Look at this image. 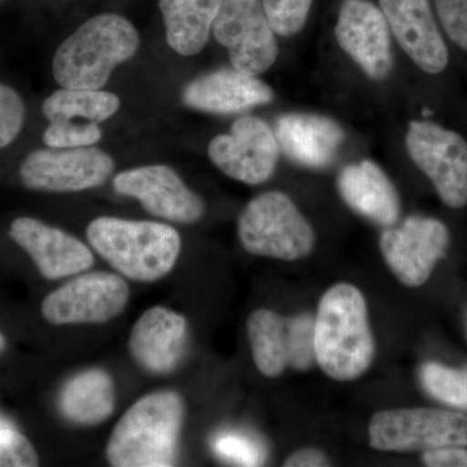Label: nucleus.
<instances>
[{"label": "nucleus", "instance_id": "nucleus-1", "mask_svg": "<svg viewBox=\"0 0 467 467\" xmlns=\"http://www.w3.org/2000/svg\"><path fill=\"white\" fill-rule=\"evenodd\" d=\"M316 362L326 376L348 382L364 376L376 358L367 300L356 285H331L315 317Z\"/></svg>", "mask_w": 467, "mask_h": 467}, {"label": "nucleus", "instance_id": "nucleus-2", "mask_svg": "<svg viewBox=\"0 0 467 467\" xmlns=\"http://www.w3.org/2000/svg\"><path fill=\"white\" fill-rule=\"evenodd\" d=\"M183 420L180 393L158 391L143 396L116 423L107 444V460L116 467L175 465Z\"/></svg>", "mask_w": 467, "mask_h": 467}, {"label": "nucleus", "instance_id": "nucleus-3", "mask_svg": "<svg viewBox=\"0 0 467 467\" xmlns=\"http://www.w3.org/2000/svg\"><path fill=\"white\" fill-rule=\"evenodd\" d=\"M140 43V34L128 18L98 15L57 48L52 60L55 81L63 88L101 90L113 69L137 54Z\"/></svg>", "mask_w": 467, "mask_h": 467}, {"label": "nucleus", "instance_id": "nucleus-4", "mask_svg": "<svg viewBox=\"0 0 467 467\" xmlns=\"http://www.w3.org/2000/svg\"><path fill=\"white\" fill-rule=\"evenodd\" d=\"M88 243L113 269L137 282H155L174 269L182 241L174 227L153 221L95 218Z\"/></svg>", "mask_w": 467, "mask_h": 467}, {"label": "nucleus", "instance_id": "nucleus-5", "mask_svg": "<svg viewBox=\"0 0 467 467\" xmlns=\"http://www.w3.org/2000/svg\"><path fill=\"white\" fill-rule=\"evenodd\" d=\"M243 248L254 256L296 261L312 254L316 234L299 208L281 192L252 199L238 218Z\"/></svg>", "mask_w": 467, "mask_h": 467}, {"label": "nucleus", "instance_id": "nucleus-6", "mask_svg": "<svg viewBox=\"0 0 467 467\" xmlns=\"http://www.w3.org/2000/svg\"><path fill=\"white\" fill-rule=\"evenodd\" d=\"M368 438L371 448L383 451L466 447L467 417L432 408L378 411L368 425Z\"/></svg>", "mask_w": 467, "mask_h": 467}, {"label": "nucleus", "instance_id": "nucleus-7", "mask_svg": "<svg viewBox=\"0 0 467 467\" xmlns=\"http://www.w3.org/2000/svg\"><path fill=\"white\" fill-rule=\"evenodd\" d=\"M411 161L434 184L447 207L467 204V142L456 131L432 121H411L405 135Z\"/></svg>", "mask_w": 467, "mask_h": 467}, {"label": "nucleus", "instance_id": "nucleus-8", "mask_svg": "<svg viewBox=\"0 0 467 467\" xmlns=\"http://www.w3.org/2000/svg\"><path fill=\"white\" fill-rule=\"evenodd\" d=\"M212 33L229 52L233 67L245 75H263L278 57L263 0H223Z\"/></svg>", "mask_w": 467, "mask_h": 467}, {"label": "nucleus", "instance_id": "nucleus-9", "mask_svg": "<svg viewBox=\"0 0 467 467\" xmlns=\"http://www.w3.org/2000/svg\"><path fill=\"white\" fill-rule=\"evenodd\" d=\"M130 290L122 276L94 272L76 276L42 301V316L51 325H101L124 312Z\"/></svg>", "mask_w": 467, "mask_h": 467}, {"label": "nucleus", "instance_id": "nucleus-10", "mask_svg": "<svg viewBox=\"0 0 467 467\" xmlns=\"http://www.w3.org/2000/svg\"><path fill=\"white\" fill-rule=\"evenodd\" d=\"M121 106L112 92L103 90L55 91L42 104L48 119L43 142L51 149H75L94 146L103 137L100 122L110 119Z\"/></svg>", "mask_w": 467, "mask_h": 467}, {"label": "nucleus", "instance_id": "nucleus-11", "mask_svg": "<svg viewBox=\"0 0 467 467\" xmlns=\"http://www.w3.org/2000/svg\"><path fill=\"white\" fill-rule=\"evenodd\" d=\"M115 169L109 153L95 147L36 150L20 165V177L34 192H79L106 183Z\"/></svg>", "mask_w": 467, "mask_h": 467}, {"label": "nucleus", "instance_id": "nucleus-12", "mask_svg": "<svg viewBox=\"0 0 467 467\" xmlns=\"http://www.w3.org/2000/svg\"><path fill=\"white\" fill-rule=\"evenodd\" d=\"M450 239L448 227L441 221L410 216L400 226L387 227L379 245L396 278L408 287H420L447 254Z\"/></svg>", "mask_w": 467, "mask_h": 467}, {"label": "nucleus", "instance_id": "nucleus-13", "mask_svg": "<svg viewBox=\"0 0 467 467\" xmlns=\"http://www.w3.org/2000/svg\"><path fill=\"white\" fill-rule=\"evenodd\" d=\"M275 131L261 119L244 116L235 119L230 134L214 137L208 146L211 161L223 174L245 184L266 182L279 160Z\"/></svg>", "mask_w": 467, "mask_h": 467}, {"label": "nucleus", "instance_id": "nucleus-14", "mask_svg": "<svg viewBox=\"0 0 467 467\" xmlns=\"http://www.w3.org/2000/svg\"><path fill=\"white\" fill-rule=\"evenodd\" d=\"M340 48L368 78L383 81L391 75V29L382 9L370 0H343L335 26Z\"/></svg>", "mask_w": 467, "mask_h": 467}, {"label": "nucleus", "instance_id": "nucleus-15", "mask_svg": "<svg viewBox=\"0 0 467 467\" xmlns=\"http://www.w3.org/2000/svg\"><path fill=\"white\" fill-rule=\"evenodd\" d=\"M113 189L119 195L137 199L153 216L171 223H198L205 213L201 196L167 165H147L121 171L113 178Z\"/></svg>", "mask_w": 467, "mask_h": 467}, {"label": "nucleus", "instance_id": "nucleus-16", "mask_svg": "<svg viewBox=\"0 0 467 467\" xmlns=\"http://www.w3.org/2000/svg\"><path fill=\"white\" fill-rule=\"evenodd\" d=\"M396 41L414 64L429 75L444 72L450 52L430 0H379Z\"/></svg>", "mask_w": 467, "mask_h": 467}, {"label": "nucleus", "instance_id": "nucleus-17", "mask_svg": "<svg viewBox=\"0 0 467 467\" xmlns=\"http://www.w3.org/2000/svg\"><path fill=\"white\" fill-rule=\"evenodd\" d=\"M8 234L32 257L39 273L50 281L81 275L94 264V254L88 245L36 218H16Z\"/></svg>", "mask_w": 467, "mask_h": 467}, {"label": "nucleus", "instance_id": "nucleus-18", "mask_svg": "<svg viewBox=\"0 0 467 467\" xmlns=\"http://www.w3.org/2000/svg\"><path fill=\"white\" fill-rule=\"evenodd\" d=\"M186 318L164 306L147 309L135 322L129 349L138 365L156 376H167L180 365L186 349Z\"/></svg>", "mask_w": 467, "mask_h": 467}, {"label": "nucleus", "instance_id": "nucleus-19", "mask_svg": "<svg viewBox=\"0 0 467 467\" xmlns=\"http://www.w3.org/2000/svg\"><path fill=\"white\" fill-rule=\"evenodd\" d=\"M273 99L275 92L269 85L234 67L198 77L182 92L183 103L189 109L220 115L254 109Z\"/></svg>", "mask_w": 467, "mask_h": 467}, {"label": "nucleus", "instance_id": "nucleus-20", "mask_svg": "<svg viewBox=\"0 0 467 467\" xmlns=\"http://www.w3.org/2000/svg\"><path fill=\"white\" fill-rule=\"evenodd\" d=\"M275 134L279 149L288 159L310 169L333 164L346 137L335 119L306 112L279 116Z\"/></svg>", "mask_w": 467, "mask_h": 467}, {"label": "nucleus", "instance_id": "nucleus-21", "mask_svg": "<svg viewBox=\"0 0 467 467\" xmlns=\"http://www.w3.org/2000/svg\"><path fill=\"white\" fill-rule=\"evenodd\" d=\"M344 202L371 223L391 227L401 213L400 196L382 168L371 160L347 165L337 177Z\"/></svg>", "mask_w": 467, "mask_h": 467}, {"label": "nucleus", "instance_id": "nucleus-22", "mask_svg": "<svg viewBox=\"0 0 467 467\" xmlns=\"http://www.w3.org/2000/svg\"><path fill=\"white\" fill-rule=\"evenodd\" d=\"M115 384L100 368L81 371L70 378L58 396V409L69 422L81 426L98 425L115 410Z\"/></svg>", "mask_w": 467, "mask_h": 467}, {"label": "nucleus", "instance_id": "nucleus-23", "mask_svg": "<svg viewBox=\"0 0 467 467\" xmlns=\"http://www.w3.org/2000/svg\"><path fill=\"white\" fill-rule=\"evenodd\" d=\"M223 0H160L171 50L193 57L207 45Z\"/></svg>", "mask_w": 467, "mask_h": 467}, {"label": "nucleus", "instance_id": "nucleus-24", "mask_svg": "<svg viewBox=\"0 0 467 467\" xmlns=\"http://www.w3.org/2000/svg\"><path fill=\"white\" fill-rule=\"evenodd\" d=\"M252 358L261 374L276 378L290 367V318L257 309L247 322Z\"/></svg>", "mask_w": 467, "mask_h": 467}, {"label": "nucleus", "instance_id": "nucleus-25", "mask_svg": "<svg viewBox=\"0 0 467 467\" xmlns=\"http://www.w3.org/2000/svg\"><path fill=\"white\" fill-rule=\"evenodd\" d=\"M420 382L432 398L467 410V368L427 362L420 368Z\"/></svg>", "mask_w": 467, "mask_h": 467}, {"label": "nucleus", "instance_id": "nucleus-26", "mask_svg": "<svg viewBox=\"0 0 467 467\" xmlns=\"http://www.w3.org/2000/svg\"><path fill=\"white\" fill-rule=\"evenodd\" d=\"M312 3L313 0H263L267 20L281 36H292L304 29Z\"/></svg>", "mask_w": 467, "mask_h": 467}, {"label": "nucleus", "instance_id": "nucleus-27", "mask_svg": "<svg viewBox=\"0 0 467 467\" xmlns=\"http://www.w3.org/2000/svg\"><path fill=\"white\" fill-rule=\"evenodd\" d=\"M315 362V317L306 313L290 318V367L308 370Z\"/></svg>", "mask_w": 467, "mask_h": 467}, {"label": "nucleus", "instance_id": "nucleus-28", "mask_svg": "<svg viewBox=\"0 0 467 467\" xmlns=\"http://www.w3.org/2000/svg\"><path fill=\"white\" fill-rule=\"evenodd\" d=\"M213 445L218 456L234 465L259 466L265 459V451L261 450L259 442L241 432L218 435Z\"/></svg>", "mask_w": 467, "mask_h": 467}, {"label": "nucleus", "instance_id": "nucleus-29", "mask_svg": "<svg viewBox=\"0 0 467 467\" xmlns=\"http://www.w3.org/2000/svg\"><path fill=\"white\" fill-rule=\"evenodd\" d=\"M24 122L26 104L16 90L0 82V150L16 140Z\"/></svg>", "mask_w": 467, "mask_h": 467}, {"label": "nucleus", "instance_id": "nucleus-30", "mask_svg": "<svg viewBox=\"0 0 467 467\" xmlns=\"http://www.w3.org/2000/svg\"><path fill=\"white\" fill-rule=\"evenodd\" d=\"M38 465V454L29 439L11 427H0V467Z\"/></svg>", "mask_w": 467, "mask_h": 467}, {"label": "nucleus", "instance_id": "nucleus-31", "mask_svg": "<svg viewBox=\"0 0 467 467\" xmlns=\"http://www.w3.org/2000/svg\"><path fill=\"white\" fill-rule=\"evenodd\" d=\"M434 5L448 38L467 52V0H434Z\"/></svg>", "mask_w": 467, "mask_h": 467}, {"label": "nucleus", "instance_id": "nucleus-32", "mask_svg": "<svg viewBox=\"0 0 467 467\" xmlns=\"http://www.w3.org/2000/svg\"><path fill=\"white\" fill-rule=\"evenodd\" d=\"M422 459L430 467H467V451L462 447L425 451Z\"/></svg>", "mask_w": 467, "mask_h": 467}, {"label": "nucleus", "instance_id": "nucleus-33", "mask_svg": "<svg viewBox=\"0 0 467 467\" xmlns=\"http://www.w3.org/2000/svg\"><path fill=\"white\" fill-rule=\"evenodd\" d=\"M285 466L287 467H321L330 466V461L321 451L313 448H303L292 453L285 460Z\"/></svg>", "mask_w": 467, "mask_h": 467}, {"label": "nucleus", "instance_id": "nucleus-34", "mask_svg": "<svg viewBox=\"0 0 467 467\" xmlns=\"http://www.w3.org/2000/svg\"><path fill=\"white\" fill-rule=\"evenodd\" d=\"M5 347H7V342H5V335L0 333V353L5 349Z\"/></svg>", "mask_w": 467, "mask_h": 467}]
</instances>
